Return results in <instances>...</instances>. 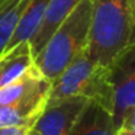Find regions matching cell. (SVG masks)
<instances>
[{
    "label": "cell",
    "mask_w": 135,
    "mask_h": 135,
    "mask_svg": "<svg viewBox=\"0 0 135 135\" xmlns=\"http://www.w3.org/2000/svg\"><path fill=\"white\" fill-rule=\"evenodd\" d=\"M131 42L135 28L129 0H91L87 52L91 61L109 65Z\"/></svg>",
    "instance_id": "1"
},
{
    "label": "cell",
    "mask_w": 135,
    "mask_h": 135,
    "mask_svg": "<svg viewBox=\"0 0 135 135\" xmlns=\"http://www.w3.org/2000/svg\"><path fill=\"white\" fill-rule=\"evenodd\" d=\"M90 16L91 0H81L35 55V65L47 80L52 81L79 54L87 50Z\"/></svg>",
    "instance_id": "2"
},
{
    "label": "cell",
    "mask_w": 135,
    "mask_h": 135,
    "mask_svg": "<svg viewBox=\"0 0 135 135\" xmlns=\"http://www.w3.org/2000/svg\"><path fill=\"white\" fill-rule=\"evenodd\" d=\"M68 97H84L89 102L99 103L112 113L109 65H100L91 61L86 51L79 54L62 73L51 81L47 103Z\"/></svg>",
    "instance_id": "3"
},
{
    "label": "cell",
    "mask_w": 135,
    "mask_h": 135,
    "mask_svg": "<svg viewBox=\"0 0 135 135\" xmlns=\"http://www.w3.org/2000/svg\"><path fill=\"white\" fill-rule=\"evenodd\" d=\"M112 87V119L115 129L122 118L135 108V42H131L109 64Z\"/></svg>",
    "instance_id": "4"
},
{
    "label": "cell",
    "mask_w": 135,
    "mask_h": 135,
    "mask_svg": "<svg viewBox=\"0 0 135 135\" xmlns=\"http://www.w3.org/2000/svg\"><path fill=\"white\" fill-rule=\"evenodd\" d=\"M87 102L84 97H68L47 103L33 129L38 135H68Z\"/></svg>",
    "instance_id": "5"
},
{
    "label": "cell",
    "mask_w": 135,
    "mask_h": 135,
    "mask_svg": "<svg viewBox=\"0 0 135 135\" xmlns=\"http://www.w3.org/2000/svg\"><path fill=\"white\" fill-rule=\"evenodd\" d=\"M51 83L42 86L21 100L0 105V128L4 126H29L33 128L36 119L47 106Z\"/></svg>",
    "instance_id": "6"
},
{
    "label": "cell",
    "mask_w": 135,
    "mask_h": 135,
    "mask_svg": "<svg viewBox=\"0 0 135 135\" xmlns=\"http://www.w3.org/2000/svg\"><path fill=\"white\" fill-rule=\"evenodd\" d=\"M115 123L112 113L99 103L87 102L76 119L68 135H113Z\"/></svg>",
    "instance_id": "7"
},
{
    "label": "cell",
    "mask_w": 135,
    "mask_h": 135,
    "mask_svg": "<svg viewBox=\"0 0 135 135\" xmlns=\"http://www.w3.org/2000/svg\"><path fill=\"white\" fill-rule=\"evenodd\" d=\"M35 64L29 41H22L0 54V89L18 80Z\"/></svg>",
    "instance_id": "8"
},
{
    "label": "cell",
    "mask_w": 135,
    "mask_h": 135,
    "mask_svg": "<svg viewBox=\"0 0 135 135\" xmlns=\"http://www.w3.org/2000/svg\"><path fill=\"white\" fill-rule=\"evenodd\" d=\"M81 0H51L50 6L44 15V19L39 23L38 29L35 31L33 36L31 38V47H32L33 57L41 51L45 42L50 39L52 32L60 26L62 21L76 9V6Z\"/></svg>",
    "instance_id": "9"
},
{
    "label": "cell",
    "mask_w": 135,
    "mask_h": 135,
    "mask_svg": "<svg viewBox=\"0 0 135 135\" xmlns=\"http://www.w3.org/2000/svg\"><path fill=\"white\" fill-rule=\"evenodd\" d=\"M51 0H29V3H28L26 9H25L23 15H22L21 21H19L18 26H16L15 32H13L7 47L4 48V51L13 48L16 44H19L22 41H31L35 31L38 29L39 23L44 19V15L47 12Z\"/></svg>",
    "instance_id": "10"
},
{
    "label": "cell",
    "mask_w": 135,
    "mask_h": 135,
    "mask_svg": "<svg viewBox=\"0 0 135 135\" xmlns=\"http://www.w3.org/2000/svg\"><path fill=\"white\" fill-rule=\"evenodd\" d=\"M29 0H9L0 7V54L7 47Z\"/></svg>",
    "instance_id": "11"
},
{
    "label": "cell",
    "mask_w": 135,
    "mask_h": 135,
    "mask_svg": "<svg viewBox=\"0 0 135 135\" xmlns=\"http://www.w3.org/2000/svg\"><path fill=\"white\" fill-rule=\"evenodd\" d=\"M113 135H135V108L122 118Z\"/></svg>",
    "instance_id": "12"
},
{
    "label": "cell",
    "mask_w": 135,
    "mask_h": 135,
    "mask_svg": "<svg viewBox=\"0 0 135 135\" xmlns=\"http://www.w3.org/2000/svg\"><path fill=\"white\" fill-rule=\"evenodd\" d=\"M31 129L29 126H4L0 128V135H26Z\"/></svg>",
    "instance_id": "13"
},
{
    "label": "cell",
    "mask_w": 135,
    "mask_h": 135,
    "mask_svg": "<svg viewBox=\"0 0 135 135\" xmlns=\"http://www.w3.org/2000/svg\"><path fill=\"white\" fill-rule=\"evenodd\" d=\"M129 6H131L132 19H134V28H135V0H129Z\"/></svg>",
    "instance_id": "14"
},
{
    "label": "cell",
    "mask_w": 135,
    "mask_h": 135,
    "mask_svg": "<svg viewBox=\"0 0 135 135\" xmlns=\"http://www.w3.org/2000/svg\"><path fill=\"white\" fill-rule=\"evenodd\" d=\"M26 135H38V134H36V131H35V129H33V128H32V129H31V131H29V132H28V134H26Z\"/></svg>",
    "instance_id": "15"
},
{
    "label": "cell",
    "mask_w": 135,
    "mask_h": 135,
    "mask_svg": "<svg viewBox=\"0 0 135 135\" xmlns=\"http://www.w3.org/2000/svg\"><path fill=\"white\" fill-rule=\"evenodd\" d=\"M7 2H9V0H0V7L3 6L4 3H7Z\"/></svg>",
    "instance_id": "16"
}]
</instances>
